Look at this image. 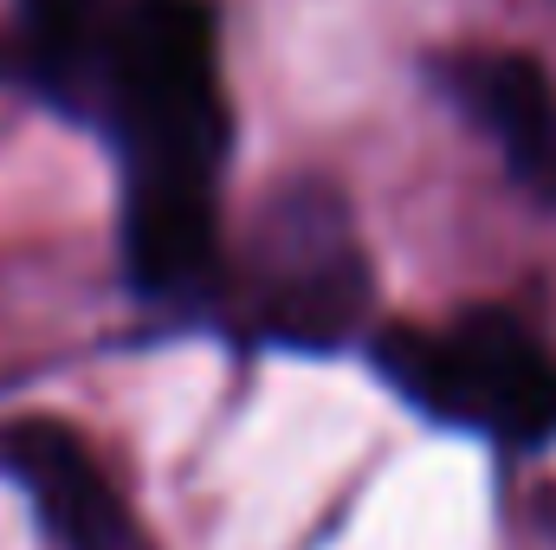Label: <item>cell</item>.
Listing matches in <instances>:
<instances>
[{"mask_svg": "<svg viewBox=\"0 0 556 550\" xmlns=\"http://www.w3.org/2000/svg\"><path fill=\"white\" fill-rule=\"evenodd\" d=\"M0 72H13V46L7 39H0Z\"/></svg>", "mask_w": 556, "mask_h": 550, "instance_id": "7", "label": "cell"}, {"mask_svg": "<svg viewBox=\"0 0 556 550\" xmlns=\"http://www.w3.org/2000/svg\"><path fill=\"white\" fill-rule=\"evenodd\" d=\"M369 370L433 427L485 434L498 447L556 440V350L511 311H459L446 324H382L363 337Z\"/></svg>", "mask_w": 556, "mask_h": 550, "instance_id": "3", "label": "cell"}, {"mask_svg": "<svg viewBox=\"0 0 556 550\" xmlns=\"http://www.w3.org/2000/svg\"><path fill=\"white\" fill-rule=\"evenodd\" d=\"M220 311L247 343L285 357H343L369 337L376 266L330 175L291 168L260 195L247 234L227 240Z\"/></svg>", "mask_w": 556, "mask_h": 550, "instance_id": "2", "label": "cell"}, {"mask_svg": "<svg viewBox=\"0 0 556 550\" xmlns=\"http://www.w3.org/2000/svg\"><path fill=\"white\" fill-rule=\"evenodd\" d=\"M0 479L33 505L52 550H155L130 492L65 414L0 421Z\"/></svg>", "mask_w": 556, "mask_h": 550, "instance_id": "4", "label": "cell"}, {"mask_svg": "<svg viewBox=\"0 0 556 550\" xmlns=\"http://www.w3.org/2000/svg\"><path fill=\"white\" fill-rule=\"evenodd\" d=\"M85 130L117 155V247L137 304L162 317H220V182L233 155V104L214 0H111Z\"/></svg>", "mask_w": 556, "mask_h": 550, "instance_id": "1", "label": "cell"}, {"mask_svg": "<svg viewBox=\"0 0 556 550\" xmlns=\"http://www.w3.org/2000/svg\"><path fill=\"white\" fill-rule=\"evenodd\" d=\"M111 0H20L13 13V78L72 124H91L98 59H104Z\"/></svg>", "mask_w": 556, "mask_h": 550, "instance_id": "6", "label": "cell"}, {"mask_svg": "<svg viewBox=\"0 0 556 550\" xmlns=\"http://www.w3.org/2000/svg\"><path fill=\"white\" fill-rule=\"evenodd\" d=\"M446 98L498 142L505 168L556 201V85L531 52H453L440 65Z\"/></svg>", "mask_w": 556, "mask_h": 550, "instance_id": "5", "label": "cell"}]
</instances>
